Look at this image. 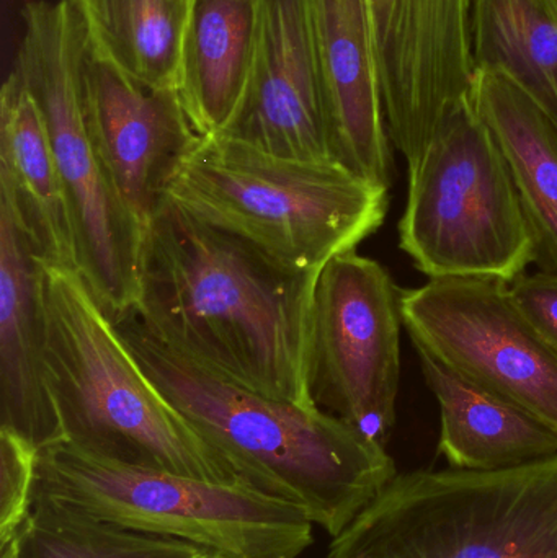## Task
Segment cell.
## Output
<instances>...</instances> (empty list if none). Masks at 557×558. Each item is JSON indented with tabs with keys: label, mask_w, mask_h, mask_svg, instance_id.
<instances>
[{
	"label": "cell",
	"mask_w": 557,
	"mask_h": 558,
	"mask_svg": "<svg viewBox=\"0 0 557 558\" xmlns=\"http://www.w3.org/2000/svg\"><path fill=\"white\" fill-rule=\"evenodd\" d=\"M509 291L523 317L557 351V275H520L509 282Z\"/></svg>",
	"instance_id": "cb8c5ba5"
},
{
	"label": "cell",
	"mask_w": 557,
	"mask_h": 558,
	"mask_svg": "<svg viewBox=\"0 0 557 558\" xmlns=\"http://www.w3.org/2000/svg\"><path fill=\"white\" fill-rule=\"evenodd\" d=\"M392 146L414 162L470 92L473 0H368Z\"/></svg>",
	"instance_id": "8fae6325"
},
{
	"label": "cell",
	"mask_w": 557,
	"mask_h": 558,
	"mask_svg": "<svg viewBox=\"0 0 557 558\" xmlns=\"http://www.w3.org/2000/svg\"><path fill=\"white\" fill-rule=\"evenodd\" d=\"M0 558H20L19 537L12 543L0 547Z\"/></svg>",
	"instance_id": "d4e9b609"
},
{
	"label": "cell",
	"mask_w": 557,
	"mask_h": 558,
	"mask_svg": "<svg viewBox=\"0 0 557 558\" xmlns=\"http://www.w3.org/2000/svg\"><path fill=\"white\" fill-rule=\"evenodd\" d=\"M546 5H548L549 12L556 16L557 20V0H545Z\"/></svg>",
	"instance_id": "484cf974"
},
{
	"label": "cell",
	"mask_w": 557,
	"mask_h": 558,
	"mask_svg": "<svg viewBox=\"0 0 557 558\" xmlns=\"http://www.w3.org/2000/svg\"><path fill=\"white\" fill-rule=\"evenodd\" d=\"M334 159L389 189L391 140L368 0H313Z\"/></svg>",
	"instance_id": "5bb4252c"
},
{
	"label": "cell",
	"mask_w": 557,
	"mask_h": 558,
	"mask_svg": "<svg viewBox=\"0 0 557 558\" xmlns=\"http://www.w3.org/2000/svg\"><path fill=\"white\" fill-rule=\"evenodd\" d=\"M113 324L154 386L242 481L296 505L330 536L398 475L386 446L343 420L211 376L164 347L131 311Z\"/></svg>",
	"instance_id": "7a4b0ae2"
},
{
	"label": "cell",
	"mask_w": 557,
	"mask_h": 558,
	"mask_svg": "<svg viewBox=\"0 0 557 558\" xmlns=\"http://www.w3.org/2000/svg\"><path fill=\"white\" fill-rule=\"evenodd\" d=\"M474 68L509 78L557 128V20L545 0H473Z\"/></svg>",
	"instance_id": "44dd1931"
},
{
	"label": "cell",
	"mask_w": 557,
	"mask_h": 558,
	"mask_svg": "<svg viewBox=\"0 0 557 558\" xmlns=\"http://www.w3.org/2000/svg\"><path fill=\"white\" fill-rule=\"evenodd\" d=\"M291 271L356 251L388 215L389 189L336 162H301L229 137H199L166 195Z\"/></svg>",
	"instance_id": "277c9868"
},
{
	"label": "cell",
	"mask_w": 557,
	"mask_h": 558,
	"mask_svg": "<svg viewBox=\"0 0 557 558\" xmlns=\"http://www.w3.org/2000/svg\"><path fill=\"white\" fill-rule=\"evenodd\" d=\"M221 136L283 159L336 162L313 0H257L251 84Z\"/></svg>",
	"instance_id": "7c38bea8"
},
{
	"label": "cell",
	"mask_w": 557,
	"mask_h": 558,
	"mask_svg": "<svg viewBox=\"0 0 557 558\" xmlns=\"http://www.w3.org/2000/svg\"><path fill=\"white\" fill-rule=\"evenodd\" d=\"M87 43L137 84L179 90L195 0H72Z\"/></svg>",
	"instance_id": "ffe728a7"
},
{
	"label": "cell",
	"mask_w": 557,
	"mask_h": 558,
	"mask_svg": "<svg viewBox=\"0 0 557 558\" xmlns=\"http://www.w3.org/2000/svg\"><path fill=\"white\" fill-rule=\"evenodd\" d=\"M402 325L424 350L557 433V351L497 278H434L399 289Z\"/></svg>",
	"instance_id": "30bf717a"
},
{
	"label": "cell",
	"mask_w": 557,
	"mask_h": 558,
	"mask_svg": "<svg viewBox=\"0 0 557 558\" xmlns=\"http://www.w3.org/2000/svg\"><path fill=\"white\" fill-rule=\"evenodd\" d=\"M399 247L428 279L512 282L535 264V242L502 150L470 98L409 163Z\"/></svg>",
	"instance_id": "ba28073f"
},
{
	"label": "cell",
	"mask_w": 557,
	"mask_h": 558,
	"mask_svg": "<svg viewBox=\"0 0 557 558\" xmlns=\"http://www.w3.org/2000/svg\"><path fill=\"white\" fill-rule=\"evenodd\" d=\"M45 380L62 441L105 461L247 484L154 386L77 270L43 262Z\"/></svg>",
	"instance_id": "3957f363"
},
{
	"label": "cell",
	"mask_w": 557,
	"mask_h": 558,
	"mask_svg": "<svg viewBox=\"0 0 557 558\" xmlns=\"http://www.w3.org/2000/svg\"><path fill=\"white\" fill-rule=\"evenodd\" d=\"M471 105L502 150L535 242L540 271L557 275V128L512 84L474 68Z\"/></svg>",
	"instance_id": "ac0fdd59"
},
{
	"label": "cell",
	"mask_w": 557,
	"mask_h": 558,
	"mask_svg": "<svg viewBox=\"0 0 557 558\" xmlns=\"http://www.w3.org/2000/svg\"><path fill=\"white\" fill-rule=\"evenodd\" d=\"M440 407L438 451L450 468L494 471L557 454V433L522 407L417 350Z\"/></svg>",
	"instance_id": "2e32d148"
},
{
	"label": "cell",
	"mask_w": 557,
	"mask_h": 558,
	"mask_svg": "<svg viewBox=\"0 0 557 558\" xmlns=\"http://www.w3.org/2000/svg\"><path fill=\"white\" fill-rule=\"evenodd\" d=\"M35 497L124 530L186 541L219 558H298L306 511L249 484H213L105 461L61 441L39 451Z\"/></svg>",
	"instance_id": "8992f818"
},
{
	"label": "cell",
	"mask_w": 557,
	"mask_h": 558,
	"mask_svg": "<svg viewBox=\"0 0 557 558\" xmlns=\"http://www.w3.org/2000/svg\"><path fill=\"white\" fill-rule=\"evenodd\" d=\"M22 15L25 29L13 69L45 120L74 229L78 275L114 320L137 301L144 229L88 136L81 90L84 22L72 0H35Z\"/></svg>",
	"instance_id": "52a82bcc"
},
{
	"label": "cell",
	"mask_w": 557,
	"mask_h": 558,
	"mask_svg": "<svg viewBox=\"0 0 557 558\" xmlns=\"http://www.w3.org/2000/svg\"><path fill=\"white\" fill-rule=\"evenodd\" d=\"M39 449L0 428V547L19 537L35 501Z\"/></svg>",
	"instance_id": "603a6c76"
},
{
	"label": "cell",
	"mask_w": 557,
	"mask_h": 558,
	"mask_svg": "<svg viewBox=\"0 0 557 558\" xmlns=\"http://www.w3.org/2000/svg\"><path fill=\"white\" fill-rule=\"evenodd\" d=\"M88 136L114 189L146 231L180 160L198 143L175 88H150L90 45L81 71Z\"/></svg>",
	"instance_id": "4fadbf2b"
},
{
	"label": "cell",
	"mask_w": 557,
	"mask_h": 558,
	"mask_svg": "<svg viewBox=\"0 0 557 558\" xmlns=\"http://www.w3.org/2000/svg\"><path fill=\"white\" fill-rule=\"evenodd\" d=\"M43 260L0 195V428L36 449L62 441L45 380Z\"/></svg>",
	"instance_id": "9a60e30c"
},
{
	"label": "cell",
	"mask_w": 557,
	"mask_h": 558,
	"mask_svg": "<svg viewBox=\"0 0 557 558\" xmlns=\"http://www.w3.org/2000/svg\"><path fill=\"white\" fill-rule=\"evenodd\" d=\"M399 289L376 260L337 255L317 277L307 392L317 409L386 446L401 377Z\"/></svg>",
	"instance_id": "9c48e42d"
},
{
	"label": "cell",
	"mask_w": 557,
	"mask_h": 558,
	"mask_svg": "<svg viewBox=\"0 0 557 558\" xmlns=\"http://www.w3.org/2000/svg\"><path fill=\"white\" fill-rule=\"evenodd\" d=\"M20 558H219L173 537L124 530L35 497L19 534Z\"/></svg>",
	"instance_id": "7402d4cb"
},
{
	"label": "cell",
	"mask_w": 557,
	"mask_h": 558,
	"mask_svg": "<svg viewBox=\"0 0 557 558\" xmlns=\"http://www.w3.org/2000/svg\"><path fill=\"white\" fill-rule=\"evenodd\" d=\"M326 558H557V454L398 474Z\"/></svg>",
	"instance_id": "5b68a950"
},
{
	"label": "cell",
	"mask_w": 557,
	"mask_h": 558,
	"mask_svg": "<svg viewBox=\"0 0 557 558\" xmlns=\"http://www.w3.org/2000/svg\"><path fill=\"white\" fill-rule=\"evenodd\" d=\"M257 0H195L180 65L179 95L202 137L238 117L254 65Z\"/></svg>",
	"instance_id": "d6986e66"
},
{
	"label": "cell",
	"mask_w": 557,
	"mask_h": 558,
	"mask_svg": "<svg viewBox=\"0 0 557 558\" xmlns=\"http://www.w3.org/2000/svg\"><path fill=\"white\" fill-rule=\"evenodd\" d=\"M0 195L46 264L77 270L74 229L38 105L12 68L0 94Z\"/></svg>",
	"instance_id": "e0dca14e"
},
{
	"label": "cell",
	"mask_w": 557,
	"mask_h": 558,
	"mask_svg": "<svg viewBox=\"0 0 557 558\" xmlns=\"http://www.w3.org/2000/svg\"><path fill=\"white\" fill-rule=\"evenodd\" d=\"M320 271H291L164 196L144 231L130 308L164 347L211 376L317 409L307 347Z\"/></svg>",
	"instance_id": "6da1fadb"
}]
</instances>
